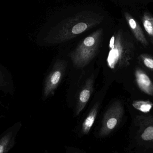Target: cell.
Listing matches in <instances>:
<instances>
[{
  "label": "cell",
  "mask_w": 153,
  "mask_h": 153,
  "mask_svg": "<svg viewBox=\"0 0 153 153\" xmlns=\"http://www.w3.org/2000/svg\"><path fill=\"white\" fill-rule=\"evenodd\" d=\"M102 14L91 11H83L59 23L54 28L56 38L60 40L72 38L101 23Z\"/></svg>",
  "instance_id": "1"
},
{
  "label": "cell",
  "mask_w": 153,
  "mask_h": 153,
  "mask_svg": "<svg viewBox=\"0 0 153 153\" xmlns=\"http://www.w3.org/2000/svg\"><path fill=\"white\" fill-rule=\"evenodd\" d=\"M103 35V29L100 28L86 37L80 43L71 55L74 64L77 67L85 66L97 53Z\"/></svg>",
  "instance_id": "2"
},
{
  "label": "cell",
  "mask_w": 153,
  "mask_h": 153,
  "mask_svg": "<svg viewBox=\"0 0 153 153\" xmlns=\"http://www.w3.org/2000/svg\"><path fill=\"white\" fill-rule=\"evenodd\" d=\"M114 46L110 48L107 62L111 69H119L129 66L132 59V46L125 40L121 31L115 34Z\"/></svg>",
  "instance_id": "3"
},
{
  "label": "cell",
  "mask_w": 153,
  "mask_h": 153,
  "mask_svg": "<svg viewBox=\"0 0 153 153\" xmlns=\"http://www.w3.org/2000/svg\"><path fill=\"white\" fill-rule=\"evenodd\" d=\"M123 113L124 109L120 102L113 103L104 114L99 136L104 137L110 134L119 124Z\"/></svg>",
  "instance_id": "4"
},
{
  "label": "cell",
  "mask_w": 153,
  "mask_h": 153,
  "mask_svg": "<svg viewBox=\"0 0 153 153\" xmlns=\"http://www.w3.org/2000/svg\"><path fill=\"white\" fill-rule=\"evenodd\" d=\"M64 69V64L62 62L56 63L54 66L45 82L44 95L45 98L53 94L62 79Z\"/></svg>",
  "instance_id": "5"
},
{
  "label": "cell",
  "mask_w": 153,
  "mask_h": 153,
  "mask_svg": "<svg viewBox=\"0 0 153 153\" xmlns=\"http://www.w3.org/2000/svg\"><path fill=\"white\" fill-rule=\"evenodd\" d=\"M93 84L94 76H92L86 80L85 84L79 94L76 108V116L79 115L89 101L93 91Z\"/></svg>",
  "instance_id": "6"
},
{
  "label": "cell",
  "mask_w": 153,
  "mask_h": 153,
  "mask_svg": "<svg viewBox=\"0 0 153 153\" xmlns=\"http://www.w3.org/2000/svg\"><path fill=\"white\" fill-rule=\"evenodd\" d=\"M136 81L139 89L148 95L153 96V83L149 76L141 69L135 72Z\"/></svg>",
  "instance_id": "7"
},
{
  "label": "cell",
  "mask_w": 153,
  "mask_h": 153,
  "mask_svg": "<svg viewBox=\"0 0 153 153\" xmlns=\"http://www.w3.org/2000/svg\"><path fill=\"white\" fill-rule=\"evenodd\" d=\"M125 17L135 38L143 45L145 46L148 45L147 39L146 38L143 30L137 21L127 12L125 13Z\"/></svg>",
  "instance_id": "8"
},
{
  "label": "cell",
  "mask_w": 153,
  "mask_h": 153,
  "mask_svg": "<svg viewBox=\"0 0 153 153\" xmlns=\"http://www.w3.org/2000/svg\"><path fill=\"white\" fill-rule=\"evenodd\" d=\"M99 107L98 103L95 104L84 121L82 126V132L84 134H87L90 132L97 117Z\"/></svg>",
  "instance_id": "9"
},
{
  "label": "cell",
  "mask_w": 153,
  "mask_h": 153,
  "mask_svg": "<svg viewBox=\"0 0 153 153\" xmlns=\"http://www.w3.org/2000/svg\"><path fill=\"white\" fill-rule=\"evenodd\" d=\"M142 21L146 31L153 39V16L146 12L144 13Z\"/></svg>",
  "instance_id": "10"
},
{
  "label": "cell",
  "mask_w": 153,
  "mask_h": 153,
  "mask_svg": "<svg viewBox=\"0 0 153 153\" xmlns=\"http://www.w3.org/2000/svg\"><path fill=\"white\" fill-rule=\"evenodd\" d=\"M132 106L137 110L144 113H148L152 108L153 103L149 100H136L133 102Z\"/></svg>",
  "instance_id": "11"
},
{
  "label": "cell",
  "mask_w": 153,
  "mask_h": 153,
  "mask_svg": "<svg viewBox=\"0 0 153 153\" xmlns=\"http://www.w3.org/2000/svg\"><path fill=\"white\" fill-rule=\"evenodd\" d=\"M141 137L145 142L153 143V124H146L141 128Z\"/></svg>",
  "instance_id": "12"
},
{
  "label": "cell",
  "mask_w": 153,
  "mask_h": 153,
  "mask_svg": "<svg viewBox=\"0 0 153 153\" xmlns=\"http://www.w3.org/2000/svg\"><path fill=\"white\" fill-rule=\"evenodd\" d=\"M12 133H7L0 140V153H5L10 148L12 143Z\"/></svg>",
  "instance_id": "13"
},
{
  "label": "cell",
  "mask_w": 153,
  "mask_h": 153,
  "mask_svg": "<svg viewBox=\"0 0 153 153\" xmlns=\"http://www.w3.org/2000/svg\"><path fill=\"white\" fill-rule=\"evenodd\" d=\"M141 64L153 71V57L147 54H142L138 57Z\"/></svg>",
  "instance_id": "14"
},
{
  "label": "cell",
  "mask_w": 153,
  "mask_h": 153,
  "mask_svg": "<svg viewBox=\"0 0 153 153\" xmlns=\"http://www.w3.org/2000/svg\"><path fill=\"white\" fill-rule=\"evenodd\" d=\"M8 82L5 79V76L3 73L0 71V88H3L7 86Z\"/></svg>",
  "instance_id": "15"
}]
</instances>
